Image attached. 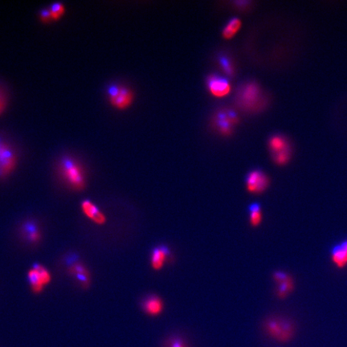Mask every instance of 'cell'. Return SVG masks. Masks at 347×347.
<instances>
[{
  "mask_svg": "<svg viewBox=\"0 0 347 347\" xmlns=\"http://www.w3.org/2000/svg\"><path fill=\"white\" fill-rule=\"evenodd\" d=\"M56 170L59 179L70 191L81 192L87 188L86 170L73 155H62L58 160Z\"/></svg>",
  "mask_w": 347,
  "mask_h": 347,
  "instance_id": "1",
  "label": "cell"
},
{
  "mask_svg": "<svg viewBox=\"0 0 347 347\" xmlns=\"http://www.w3.org/2000/svg\"><path fill=\"white\" fill-rule=\"evenodd\" d=\"M236 104L242 110L249 113L258 112L264 109L267 100L258 84L246 82L243 84L236 93Z\"/></svg>",
  "mask_w": 347,
  "mask_h": 347,
  "instance_id": "2",
  "label": "cell"
},
{
  "mask_svg": "<svg viewBox=\"0 0 347 347\" xmlns=\"http://www.w3.org/2000/svg\"><path fill=\"white\" fill-rule=\"evenodd\" d=\"M19 164V155L12 143L0 134V180L9 178Z\"/></svg>",
  "mask_w": 347,
  "mask_h": 347,
  "instance_id": "3",
  "label": "cell"
},
{
  "mask_svg": "<svg viewBox=\"0 0 347 347\" xmlns=\"http://www.w3.org/2000/svg\"><path fill=\"white\" fill-rule=\"evenodd\" d=\"M106 92L109 103L117 110H127L134 101V94L132 89L123 84H109Z\"/></svg>",
  "mask_w": 347,
  "mask_h": 347,
  "instance_id": "4",
  "label": "cell"
},
{
  "mask_svg": "<svg viewBox=\"0 0 347 347\" xmlns=\"http://www.w3.org/2000/svg\"><path fill=\"white\" fill-rule=\"evenodd\" d=\"M264 328L270 336L280 342L290 340L294 331V325L290 321L280 317H273L266 320Z\"/></svg>",
  "mask_w": 347,
  "mask_h": 347,
  "instance_id": "5",
  "label": "cell"
},
{
  "mask_svg": "<svg viewBox=\"0 0 347 347\" xmlns=\"http://www.w3.org/2000/svg\"><path fill=\"white\" fill-rule=\"evenodd\" d=\"M52 274L49 269L41 264H33L28 272V280L32 293L39 294L52 281Z\"/></svg>",
  "mask_w": 347,
  "mask_h": 347,
  "instance_id": "6",
  "label": "cell"
},
{
  "mask_svg": "<svg viewBox=\"0 0 347 347\" xmlns=\"http://www.w3.org/2000/svg\"><path fill=\"white\" fill-rule=\"evenodd\" d=\"M214 124L219 132L224 136L232 134V128L240 123V119L236 112L230 109L219 110L214 117Z\"/></svg>",
  "mask_w": 347,
  "mask_h": 347,
  "instance_id": "7",
  "label": "cell"
},
{
  "mask_svg": "<svg viewBox=\"0 0 347 347\" xmlns=\"http://www.w3.org/2000/svg\"><path fill=\"white\" fill-rule=\"evenodd\" d=\"M19 236L28 244H38L42 240L40 225L35 219H25L19 226Z\"/></svg>",
  "mask_w": 347,
  "mask_h": 347,
  "instance_id": "8",
  "label": "cell"
},
{
  "mask_svg": "<svg viewBox=\"0 0 347 347\" xmlns=\"http://www.w3.org/2000/svg\"><path fill=\"white\" fill-rule=\"evenodd\" d=\"M270 185V179L266 173L260 170H253L246 177V188L255 195L264 193Z\"/></svg>",
  "mask_w": 347,
  "mask_h": 347,
  "instance_id": "9",
  "label": "cell"
},
{
  "mask_svg": "<svg viewBox=\"0 0 347 347\" xmlns=\"http://www.w3.org/2000/svg\"><path fill=\"white\" fill-rule=\"evenodd\" d=\"M67 273L73 277L83 290H87L91 284V273L89 269L80 261L74 262L67 268Z\"/></svg>",
  "mask_w": 347,
  "mask_h": 347,
  "instance_id": "10",
  "label": "cell"
},
{
  "mask_svg": "<svg viewBox=\"0 0 347 347\" xmlns=\"http://www.w3.org/2000/svg\"><path fill=\"white\" fill-rule=\"evenodd\" d=\"M80 209L84 215L95 224L103 226L107 222V217L104 212L100 210L93 201L89 200V199H85L82 201L80 203Z\"/></svg>",
  "mask_w": 347,
  "mask_h": 347,
  "instance_id": "11",
  "label": "cell"
},
{
  "mask_svg": "<svg viewBox=\"0 0 347 347\" xmlns=\"http://www.w3.org/2000/svg\"><path fill=\"white\" fill-rule=\"evenodd\" d=\"M208 88L210 93L215 97H223L229 94L231 86L227 79L212 74L207 80Z\"/></svg>",
  "mask_w": 347,
  "mask_h": 347,
  "instance_id": "12",
  "label": "cell"
},
{
  "mask_svg": "<svg viewBox=\"0 0 347 347\" xmlns=\"http://www.w3.org/2000/svg\"><path fill=\"white\" fill-rule=\"evenodd\" d=\"M273 279L277 283V296L280 298H285L294 289V280L290 275L283 271H276L273 273Z\"/></svg>",
  "mask_w": 347,
  "mask_h": 347,
  "instance_id": "13",
  "label": "cell"
},
{
  "mask_svg": "<svg viewBox=\"0 0 347 347\" xmlns=\"http://www.w3.org/2000/svg\"><path fill=\"white\" fill-rule=\"evenodd\" d=\"M141 307L146 314L150 316H158L164 310V301L155 294H149L141 299Z\"/></svg>",
  "mask_w": 347,
  "mask_h": 347,
  "instance_id": "14",
  "label": "cell"
},
{
  "mask_svg": "<svg viewBox=\"0 0 347 347\" xmlns=\"http://www.w3.org/2000/svg\"><path fill=\"white\" fill-rule=\"evenodd\" d=\"M171 256V251L166 245H158L151 252V264L153 269L158 271L164 267L166 262Z\"/></svg>",
  "mask_w": 347,
  "mask_h": 347,
  "instance_id": "15",
  "label": "cell"
},
{
  "mask_svg": "<svg viewBox=\"0 0 347 347\" xmlns=\"http://www.w3.org/2000/svg\"><path fill=\"white\" fill-rule=\"evenodd\" d=\"M269 147L271 151L272 156L283 153H291L290 143L284 136H272L269 139Z\"/></svg>",
  "mask_w": 347,
  "mask_h": 347,
  "instance_id": "16",
  "label": "cell"
},
{
  "mask_svg": "<svg viewBox=\"0 0 347 347\" xmlns=\"http://www.w3.org/2000/svg\"><path fill=\"white\" fill-rule=\"evenodd\" d=\"M331 259L340 269L347 266V252L341 243L335 245L331 251Z\"/></svg>",
  "mask_w": 347,
  "mask_h": 347,
  "instance_id": "17",
  "label": "cell"
},
{
  "mask_svg": "<svg viewBox=\"0 0 347 347\" xmlns=\"http://www.w3.org/2000/svg\"><path fill=\"white\" fill-rule=\"evenodd\" d=\"M241 28V21L239 18H233L231 19L222 31V35L224 39H230L234 37V35L239 32Z\"/></svg>",
  "mask_w": 347,
  "mask_h": 347,
  "instance_id": "18",
  "label": "cell"
},
{
  "mask_svg": "<svg viewBox=\"0 0 347 347\" xmlns=\"http://www.w3.org/2000/svg\"><path fill=\"white\" fill-rule=\"evenodd\" d=\"M249 220L252 226L258 227L262 220L261 208L260 203L254 202L249 206Z\"/></svg>",
  "mask_w": 347,
  "mask_h": 347,
  "instance_id": "19",
  "label": "cell"
},
{
  "mask_svg": "<svg viewBox=\"0 0 347 347\" xmlns=\"http://www.w3.org/2000/svg\"><path fill=\"white\" fill-rule=\"evenodd\" d=\"M52 21H56L65 13V7L62 3H54L49 7Z\"/></svg>",
  "mask_w": 347,
  "mask_h": 347,
  "instance_id": "20",
  "label": "cell"
},
{
  "mask_svg": "<svg viewBox=\"0 0 347 347\" xmlns=\"http://www.w3.org/2000/svg\"><path fill=\"white\" fill-rule=\"evenodd\" d=\"M8 96L5 89L0 86V116L4 114V112L8 109Z\"/></svg>",
  "mask_w": 347,
  "mask_h": 347,
  "instance_id": "21",
  "label": "cell"
},
{
  "mask_svg": "<svg viewBox=\"0 0 347 347\" xmlns=\"http://www.w3.org/2000/svg\"><path fill=\"white\" fill-rule=\"evenodd\" d=\"M167 347H188L186 342L182 338L178 336L171 337L167 340Z\"/></svg>",
  "mask_w": 347,
  "mask_h": 347,
  "instance_id": "22",
  "label": "cell"
},
{
  "mask_svg": "<svg viewBox=\"0 0 347 347\" xmlns=\"http://www.w3.org/2000/svg\"><path fill=\"white\" fill-rule=\"evenodd\" d=\"M39 21L44 24H49L52 22V15H51L49 8H43L39 11Z\"/></svg>",
  "mask_w": 347,
  "mask_h": 347,
  "instance_id": "23",
  "label": "cell"
},
{
  "mask_svg": "<svg viewBox=\"0 0 347 347\" xmlns=\"http://www.w3.org/2000/svg\"><path fill=\"white\" fill-rule=\"evenodd\" d=\"M220 65L222 67H223V70L224 72H226L229 75H233L234 73V70L232 69V63H231L230 60H229L228 58L223 56V57H220Z\"/></svg>",
  "mask_w": 347,
  "mask_h": 347,
  "instance_id": "24",
  "label": "cell"
},
{
  "mask_svg": "<svg viewBox=\"0 0 347 347\" xmlns=\"http://www.w3.org/2000/svg\"><path fill=\"white\" fill-rule=\"evenodd\" d=\"M341 244H342V246H343L344 249H345V251H346L347 252V240H345V241L342 242V243H341Z\"/></svg>",
  "mask_w": 347,
  "mask_h": 347,
  "instance_id": "25",
  "label": "cell"
}]
</instances>
